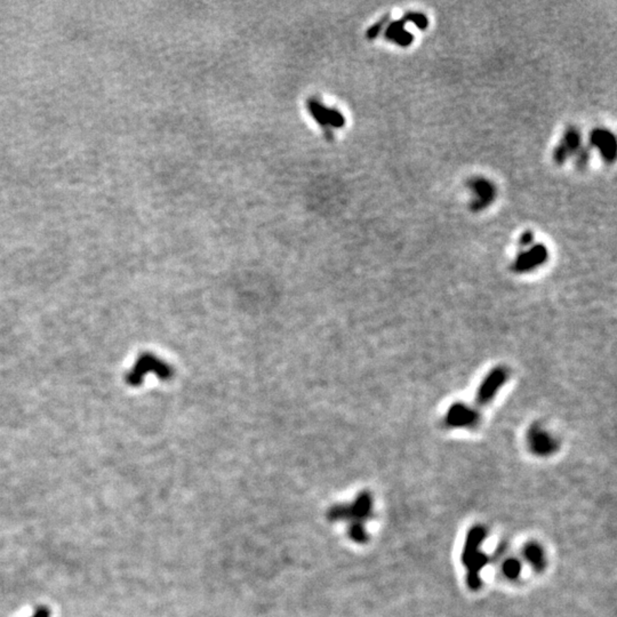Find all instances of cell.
<instances>
[{
    "mask_svg": "<svg viewBox=\"0 0 617 617\" xmlns=\"http://www.w3.org/2000/svg\"><path fill=\"white\" fill-rule=\"evenodd\" d=\"M310 111L313 117L316 118L317 121L324 126L332 125L334 127H342L344 125L345 120L342 114L337 110L333 111L332 109L324 108L317 101L310 102Z\"/></svg>",
    "mask_w": 617,
    "mask_h": 617,
    "instance_id": "cell-6",
    "label": "cell"
},
{
    "mask_svg": "<svg viewBox=\"0 0 617 617\" xmlns=\"http://www.w3.org/2000/svg\"><path fill=\"white\" fill-rule=\"evenodd\" d=\"M547 252L545 246H534V247H532L530 251L521 253V254L518 256L517 261H515V269L519 270V271L533 269V268H535V266L543 263V262L547 260Z\"/></svg>",
    "mask_w": 617,
    "mask_h": 617,
    "instance_id": "cell-4",
    "label": "cell"
},
{
    "mask_svg": "<svg viewBox=\"0 0 617 617\" xmlns=\"http://www.w3.org/2000/svg\"><path fill=\"white\" fill-rule=\"evenodd\" d=\"M590 146L597 148L607 163H613L616 158V138L607 129H594L590 134Z\"/></svg>",
    "mask_w": 617,
    "mask_h": 617,
    "instance_id": "cell-3",
    "label": "cell"
},
{
    "mask_svg": "<svg viewBox=\"0 0 617 617\" xmlns=\"http://www.w3.org/2000/svg\"><path fill=\"white\" fill-rule=\"evenodd\" d=\"M590 160V149L588 146H581L577 153V168L583 170L588 165Z\"/></svg>",
    "mask_w": 617,
    "mask_h": 617,
    "instance_id": "cell-8",
    "label": "cell"
},
{
    "mask_svg": "<svg viewBox=\"0 0 617 617\" xmlns=\"http://www.w3.org/2000/svg\"><path fill=\"white\" fill-rule=\"evenodd\" d=\"M469 190L471 191L474 195L471 202H470V209L474 213L484 211L486 208L494 202L498 196V190L493 182L485 178H474V179L468 181Z\"/></svg>",
    "mask_w": 617,
    "mask_h": 617,
    "instance_id": "cell-1",
    "label": "cell"
},
{
    "mask_svg": "<svg viewBox=\"0 0 617 617\" xmlns=\"http://www.w3.org/2000/svg\"><path fill=\"white\" fill-rule=\"evenodd\" d=\"M403 20L406 23H413L420 30H427L429 27V18L425 14L418 12H408L403 16Z\"/></svg>",
    "mask_w": 617,
    "mask_h": 617,
    "instance_id": "cell-7",
    "label": "cell"
},
{
    "mask_svg": "<svg viewBox=\"0 0 617 617\" xmlns=\"http://www.w3.org/2000/svg\"><path fill=\"white\" fill-rule=\"evenodd\" d=\"M50 613L48 611V608L46 607H39L37 611H36L35 615L33 617H50Z\"/></svg>",
    "mask_w": 617,
    "mask_h": 617,
    "instance_id": "cell-11",
    "label": "cell"
},
{
    "mask_svg": "<svg viewBox=\"0 0 617 617\" xmlns=\"http://www.w3.org/2000/svg\"><path fill=\"white\" fill-rule=\"evenodd\" d=\"M532 240H533L532 232H530V231L525 232V234H523V236H521L520 245L524 246V247H525V246H526V247H527V246L530 245V244L532 243Z\"/></svg>",
    "mask_w": 617,
    "mask_h": 617,
    "instance_id": "cell-10",
    "label": "cell"
},
{
    "mask_svg": "<svg viewBox=\"0 0 617 617\" xmlns=\"http://www.w3.org/2000/svg\"><path fill=\"white\" fill-rule=\"evenodd\" d=\"M581 146H582L581 133L577 127H569L564 132L562 142L553 151V160L558 165L564 164L569 157L577 155Z\"/></svg>",
    "mask_w": 617,
    "mask_h": 617,
    "instance_id": "cell-2",
    "label": "cell"
},
{
    "mask_svg": "<svg viewBox=\"0 0 617 617\" xmlns=\"http://www.w3.org/2000/svg\"><path fill=\"white\" fill-rule=\"evenodd\" d=\"M388 18H389V16H386V18H381V21H378V23L374 24L373 27L369 28L368 31H367V38H376V37L380 35L382 29H383L384 26L388 23Z\"/></svg>",
    "mask_w": 617,
    "mask_h": 617,
    "instance_id": "cell-9",
    "label": "cell"
},
{
    "mask_svg": "<svg viewBox=\"0 0 617 617\" xmlns=\"http://www.w3.org/2000/svg\"><path fill=\"white\" fill-rule=\"evenodd\" d=\"M405 24L406 22L403 18L386 24V33H384L386 40L391 41L400 47L410 46L414 41V36L405 29Z\"/></svg>",
    "mask_w": 617,
    "mask_h": 617,
    "instance_id": "cell-5",
    "label": "cell"
}]
</instances>
